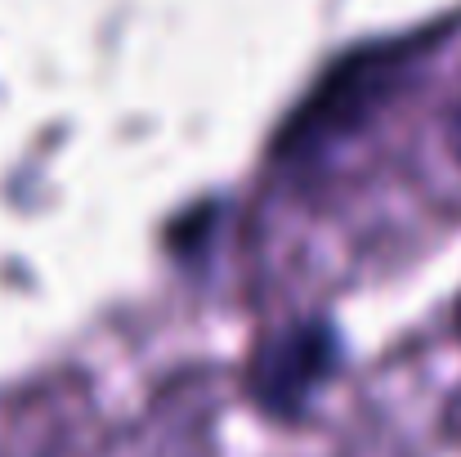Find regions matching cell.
<instances>
[{"label":"cell","mask_w":461,"mask_h":457,"mask_svg":"<svg viewBox=\"0 0 461 457\" xmlns=\"http://www.w3.org/2000/svg\"><path fill=\"white\" fill-rule=\"evenodd\" d=\"M327 368H331V336L322 327H301L265 354V390L260 395L274 408H301V399L327 377Z\"/></svg>","instance_id":"obj_1"},{"label":"cell","mask_w":461,"mask_h":457,"mask_svg":"<svg viewBox=\"0 0 461 457\" xmlns=\"http://www.w3.org/2000/svg\"><path fill=\"white\" fill-rule=\"evenodd\" d=\"M457 327H461V309H457Z\"/></svg>","instance_id":"obj_3"},{"label":"cell","mask_w":461,"mask_h":457,"mask_svg":"<svg viewBox=\"0 0 461 457\" xmlns=\"http://www.w3.org/2000/svg\"><path fill=\"white\" fill-rule=\"evenodd\" d=\"M453 149L461 157V99H457V113H453Z\"/></svg>","instance_id":"obj_2"}]
</instances>
